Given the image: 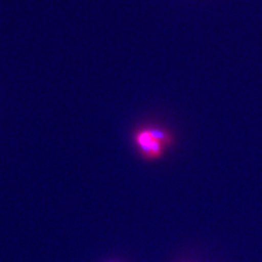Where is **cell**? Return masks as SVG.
Instances as JSON below:
<instances>
[{"mask_svg":"<svg viewBox=\"0 0 262 262\" xmlns=\"http://www.w3.org/2000/svg\"><path fill=\"white\" fill-rule=\"evenodd\" d=\"M134 142L141 157L147 161L158 160L174 142L173 135L159 126H145L134 134Z\"/></svg>","mask_w":262,"mask_h":262,"instance_id":"6da1fadb","label":"cell"}]
</instances>
